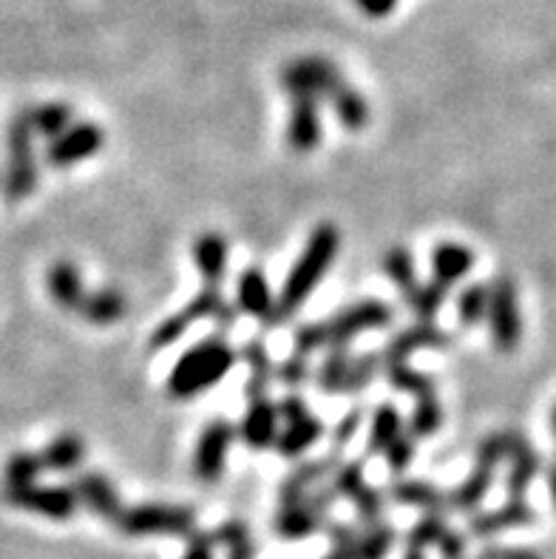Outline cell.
<instances>
[{
    "label": "cell",
    "instance_id": "cell-15",
    "mask_svg": "<svg viewBox=\"0 0 556 559\" xmlns=\"http://www.w3.org/2000/svg\"><path fill=\"white\" fill-rule=\"evenodd\" d=\"M279 409L270 397H253L247 406L245 418L239 424V438L245 440V447L250 452H264V449L275 447L279 438Z\"/></svg>",
    "mask_w": 556,
    "mask_h": 559
},
{
    "label": "cell",
    "instance_id": "cell-22",
    "mask_svg": "<svg viewBox=\"0 0 556 559\" xmlns=\"http://www.w3.org/2000/svg\"><path fill=\"white\" fill-rule=\"evenodd\" d=\"M474 267V253L465 245L458 241H440L435 250H431V282L443 284V287H454L458 282H463Z\"/></svg>",
    "mask_w": 556,
    "mask_h": 559
},
{
    "label": "cell",
    "instance_id": "cell-40",
    "mask_svg": "<svg viewBox=\"0 0 556 559\" xmlns=\"http://www.w3.org/2000/svg\"><path fill=\"white\" fill-rule=\"evenodd\" d=\"M383 273H387L389 282H392L401 293H409L417 282H421L415 273V259H412V253H409L406 248H401V245L387 250V255H383Z\"/></svg>",
    "mask_w": 556,
    "mask_h": 559
},
{
    "label": "cell",
    "instance_id": "cell-16",
    "mask_svg": "<svg viewBox=\"0 0 556 559\" xmlns=\"http://www.w3.org/2000/svg\"><path fill=\"white\" fill-rule=\"evenodd\" d=\"M451 347V335L440 326H435L431 321H417L415 326H409L403 333H398L394 338H389V344L383 347L380 358L383 364L394 361H409V355H415L417 349H446Z\"/></svg>",
    "mask_w": 556,
    "mask_h": 559
},
{
    "label": "cell",
    "instance_id": "cell-9",
    "mask_svg": "<svg viewBox=\"0 0 556 559\" xmlns=\"http://www.w3.org/2000/svg\"><path fill=\"white\" fill-rule=\"evenodd\" d=\"M335 500H339V497H335L332 486H318L310 495L298 497L296 503L282 506L273 520L275 534L284 539L310 537V534H316L318 528L324 525L327 514H330Z\"/></svg>",
    "mask_w": 556,
    "mask_h": 559
},
{
    "label": "cell",
    "instance_id": "cell-2",
    "mask_svg": "<svg viewBox=\"0 0 556 559\" xmlns=\"http://www.w3.org/2000/svg\"><path fill=\"white\" fill-rule=\"evenodd\" d=\"M233 364H236V353L227 344L225 333L208 335L199 344H193L188 353H182V358L174 364L168 381H165V395L170 401L199 397L202 392L213 390L230 372Z\"/></svg>",
    "mask_w": 556,
    "mask_h": 559
},
{
    "label": "cell",
    "instance_id": "cell-48",
    "mask_svg": "<svg viewBox=\"0 0 556 559\" xmlns=\"http://www.w3.org/2000/svg\"><path fill=\"white\" fill-rule=\"evenodd\" d=\"M437 551L443 559H465V537L458 532H446V537L437 543Z\"/></svg>",
    "mask_w": 556,
    "mask_h": 559
},
{
    "label": "cell",
    "instance_id": "cell-4",
    "mask_svg": "<svg viewBox=\"0 0 556 559\" xmlns=\"http://www.w3.org/2000/svg\"><path fill=\"white\" fill-rule=\"evenodd\" d=\"M197 321H216L218 333H225V330L236 324V307L227 305L218 287L204 284L202 290L190 298L182 310H177L174 316L156 324L154 335H151V349H165L170 344H177Z\"/></svg>",
    "mask_w": 556,
    "mask_h": 559
},
{
    "label": "cell",
    "instance_id": "cell-1",
    "mask_svg": "<svg viewBox=\"0 0 556 559\" xmlns=\"http://www.w3.org/2000/svg\"><path fill=\"white\" fill-rule=\"evenodd\" d=\"M341 248V234L339 227L332 225V222H321L310 234L307 245H304L301 255L296 259L293 270L284 278V287L275 298V307L270 312V319L264 326H279L284 321H289L301 310L310 296L316 293L318 282L327 276V270L332 267L335 262V255H339Z\"/></svg>",
    "mask_w": 556,
    "mask_h": 559
},
{
    "label": "cell",
    "instance_id": "cell-25",
    "mask_svg": "<svg viewBox=\"0 0 556 559\" xmlns=\"http://www.w3.org/2000/svg\"><path fill=\"white\" fill-rule=\"evenodd\" d=\"M193 262H197L199 273H202L204 284H213L218 287L222 276H225V267H227V241L222 234H208L199 236L193 241Z\"/></svg>",
    "mask_w": 556,
    "mask_h": 559
},
{
    "label": "cell",
    "instance_id": "cell-21",
    "mask_svg": "<svg viewBox=\"0 0 556 559\" xmlns=\"http://www.w3.org/2000/svg\"><path fill=\"white\" fill-rule=\"evenodd\" d=\"M534 520H536V511L531 509L525 500H508V503L500 506V509L477 514V518L469 523V534H472V537H494V534L508 532V528L531 525Z\"/></svg>",
    "mask_w": 556,
    "mask_h": 559
},
{
    "label": "cell",
    "instance_id": "cell-24",
    "mask_svg": "<svg viewBox=\"0 0 556 559\" xmlns=\"http://www.w3.org/2000/svg\"><path fill=\"white\" fill-rule=\"evenodd\" d=\"M494 472H497V466H494V463L480 461V457H477V461H474L472 475L465 477L458 489L449 495V509H454V511H474V509H477V506L486 500L488 489L494 486Z\"/></svg>",
    "mask_w": 556,
    "mask_h": 559
},
{
    "label": "cell",
    "instance_id": "cell-30",
    "mask_svg": "<svg viewBox=\"0 0 556 559\" xmlns=\"http://www.w3.org/2000/svg\"><path fill=\"white\" fill-rule=\"evenodd\" d=\"M43 466L51 472H74L85 461V440L74 432L57 435L49 447L40 452Z\"/></svg>",
    "mask_w": 556,
    "mask_h": 559
},
{
    "label": "cell",
    "instance_id": "cell-28",
    "mask_svg": "<svg viewBox=\"0 0 556 559\" xmlns=\"http://www.w3.org/2000/svg\"><path fill=\"white\" fill-rule=\"evenodd\" d=\"M241 358H245L247 369H250V378H247V397L253 401V397H268L270 383L275 378V367L270 361V353L264 347V341L253 338L247 341L245 347H241Z\"/></svg>",
    "mask_w": 556,
    "mask_h": 559
},
{
    "label": "cell",
    "instance_id": "cell-13",
    "mask_svg": "<svg viewBox=\"0 0 556 559\" xmlns=\"http://www.w3.org/2000/svg\"><path fill=\"white\" fill-rule=\"evenodd\" d=\"M106 145V131L94 122H78L69 126L60 136L49 140L46 148V165L49 168H71V165L85 163L88 156L103 151Z\"/></svg>",
    "mask_w": 556,
    "mask_h": 559
},
{
    "label": "cell",
    "instance_id": "cell-29",
    "mask_svg": "<svg viewBox=\"0 0 556 559\" xmlns=\"http://www.w3.org/2000/svg\"><path fill=\"white\" fill-rule=\"evenodd\" d=\"M508 475H506V491L511 500H522L525 497V491L531 489V483L536 480V475H540V454L534 452V447H531L529 440L522 443L520 449H514V454L508 457Z\"/></svg>",
    "mask_w": 556,
    "mask_h": 559
},
{
    "label": "cell",
    "instance_id": "cell-17",
    "mask_svg": "<svg viewBox=\"0 0 556 559\" xmlns=\"http://www.w3.org/2000/svg\"><path fill=\"white\" fill-rule=\"evenodd\" d=\"M287 145L296 154H310V151H316L321 145V111H318V99L289 97Z\"/></svg>",
    "mask_w": 556,
    "mask_h": 559
},
{
    "label": "cell",
    "instance_id": "cell-6",
    "mask_svg": "<svg viewBox=\"0 0 556 559\" xmlns=\"http://www.w3.org/2000/svg\"><path fill=\"white\" fill-rule=\"evenodd\" d=\"M114 528H120L128 537H145V534L188 537L197 532V511L174 503H142L134 509H122Z\"/></svg>",
    "mask_w": 556,
    "mask_h": 559
},
{
    "label": "cell",
    "instance_id": "cell-14",
    "mask_svg": "<svg viewBox=\"0 0 556 559\" xmlns=\"http://www.w3.org/2000/svg\"><path fill=\"white\" fill-rule=\"evenodd\" d=\"M71 491L78 497V503L85 506V509L103 518L106 523H117L122 514L120 495L114 489V483L108 480L103 472H83V475L74 477L71 483Z\"/></svg>",
    "mask_w": 556,
    "mask_h": 559
},
{
    "label": "cell",
    "instance_id": "cell-47",
    "mask_svg": "<svg viewBox=\"0 0 556 559\" xmlns=\"http://www.w3.org/2000/svg\"><path fill=\"white\" fill-rule=\"evenodd\" d=\"M480 559H543V554L534 548H506V546H486L480 551Z\"/></svg>",
    "mask_w": 556,
    "mask_h": 559
},
{
    "label": "cell",
    "instance_id": "cell-51",
    "mask_svg": "<svg viewBox=\"0 0 556 559\" xmlns=\"http://www.w3.org/2000/svg\"><path fill=\"white\" fill-rule=\"evenodd\" d=\"M403 559H426V557H423L421 548H406V554H403Z\"/></svg>",
    "mask_w": 556,
    "mask_h": 559
},
{
    "label": "cell",
    "instance_id": "cell-34",
    "mask_svg": "<svg viewBox=\"0 0 556 559\" xmlns=\"http://www.w3.org/2000/svg\"><path fill=\"white\" fill-rule=\"evenodd\" d=\"M216 546H222L227 551V559H256L259 557V548L253 543V534L247 528V523L241 520H225L218 525L216 532Z\"/></svg>",
    "mask_w": 556,
    "mask_h": 559
},
{
    "label": "cell",
    "instance_id": "cell-8",
    "mask_svg": "<svg viewBox=\"0 0 556 559\" xmlns=\"http://www.w3.org/2000/svg\"><path fill=\"white\" fill-rule=\"evenodd\" d=\"M279 420H282V429H279V438H275V452L282 457H301L310 447H316L321 435H324V424L307 409L304 397L287 395L282 397L279 404Z\"/></svg>",
    "mask_w": 556,
    "mask_h": 559
},
{
    "label": "cell",
    "instance_id": "cell-12",
    "mask_svg": "<svg viewBox=\"0 0 556 559\" xmlns=\"http://www.w3.org/2000/svg\"><path fill=\"white\" fill-rule=\"evenodd\" d=\"M239 429L230 424V420H211L204 424L202 435L197 440V452H193V475L204 486H213V483L222 480L225 475L227 452H230V443L236 440Z\"/></svg>",
    "mask_w": 556,
    "mask_h": 559
},
{
    "label": "cell",
    "instance_id": "cell-19",
    "mask_svg": "<svg viewBox=\"0 0 556 559\" xmlns=\"http://www.w3.org/2000/svg\"><path fill=\"white\" fill-rule=\"evenodd\" d=\"M341 466L339 454H330V457H318V461L301 463V466L282 483V489H279V506L296 503L298 497L310 495L312 489H318L327 477L335 475V468Z\"/></svg>",
    "mask_w": 556,
    "mask_h": 559
},
{
    "label": "cell",
    "instance_id": "cell-45",
    "mask_svg": "<svg viewBox=\"0 0 556 559\" xmlns=\"http://www.w3.org/2000/svg\"><path fill=\"white\" fill-rule=\"evenodd\" d=\"M213 548H216V537L213 532H193L188 534V543H185L182 559H213Z\"/></svg>",
    "mask_w": 556,
    "mask_h": 559
},
{
    "label": "cell",
    "instance_id": "cell-37",
    "mask_svg": "<svg viewBox=\"0 0 556 559\" xmlns=\"http://www.w3.org/2000/svg\"><path fill=\"white\" fill-rule=\"evenodd\" d=\"M488 305H492V287L488 284H469L458 296V324L472 330L488 319Z\"/></svg>",
    "mask_w": 556,
    "mask_h": 559
},
{
    "label": "cell",
    "instance_id": "cell-46",
    "mask_svg": "<svg viewBox=\"0 0 556 559\" xmlns=\"http://www.w3.org/2000/svg\"><path fill=\"white\" fill-rule=\"evenodd\" d=\"M360 424H364V412L360 409H350L344 415V418L339 420V426H335V432H332V440H335V447H346L350 440L358 435Z\"/></svg>",
    "mask_w": 556,
    "mask_h": 559
},
{
    "label": "cell",
    "instance_id": "cell-38",
    "mask_svg": "<svg viewBox=\"0 0 556 559\" xmlns=\"http://www.w3.org/2000/svg\"><path fill=\"white\" fill-rule=\"evenodd\" d=\"M43 457L37 452H14L3 466V489L32 486L43 472Z\"/></svg>",
    "mask_w": 556,
    "mask_h": 559
},
{
    "label": "cell",
    "instance_id": "cell-50",
    "mask_svg": "<svg viewBox=\"0 0 556 559\" xmlns=\"http://www.w3.org/2000/svg\"><path fill=\"white\" fill-rule=\"evenodd\" d=\"M548 489H551V497H554V506H556V463L551 466V472H548Z\"/></svg>",
    "mask_w": 556,
    "mask_h": 559
},
{
    "label": "cell",
    "instance_id": "cell-7",
    "mask_svg": "<svg viewBox=\"0 0 556 559\" xmlns=\"http://www.w3.org/2000/svg\"><path fill=\"white\" fill-rule=\"evenodd\" d=\"M346 80L339 66L321 55H307L289 60L282 71V85L289 97H312L330 99L335 88H341Z\"/></svg>",
    "mask_w": 556,
    "mask_h": 559
},
{
    "label": "cell",
    "instance_id": "cell-5",
    "mask_svg": "<svg viewBox=\"0 0 556 559\" xmlns=\"http://www.w3.org/2000/svg\"><path fill=\"white\" fill-rule=\"evenodd\" d=\"M7 174L0 179V193L9 205H17L32 197L37 188V156L35 131L28 126L26 111H21L7 128Z\"/></svg>",
    "mask_w": 556,
    "mask_h": 559
},
{
    "label": "cell",
    "instance_id": "cell-26",
    "mask_svg": "<svg viewBox=\"0 0 556 559\" xmlns=\"http://www.w3.org/2000/svg\"><path fill=\"white\" fill-rule=\"evenodd\" d=\"M394 503L401 506H415V509H423L426 514H443L449 509V495H443L440 489H435L431 483L426 480H398L392 483V489H389Z\"/></svg>",
    "mask_w": 556,
    "mask_h": 559
},
{
    "label": "cell",
    "instance_id": "cell-27",
    "mask_svg": "<svg viewBox=\"0 0 556 559\" xmlns=\"http://www.w3.org/2000/svg\"><path fill=\"white\" fill-rule=\"evenodd\" d=\"M355 355L346 347H330L324 361L316 369V386L318 392L327 395H346V383H350V369H353Z\"/></svg>",
    "mask_w": 556,
    "mask_h": 559
},
{
    "label": "cell",
    "instance_id": "cell-20",
    "mask_svg": "<svg viewBox=\"0 0 556 559\" xmlns=\"http://www.w3.org/2000/svg\"><path fill=\"white\" fill-rule=\"evenodd\" d=\"M46 287H49V296L60 310L66 312H78L80 316V307H83L85 290L83 276H80L78 264L71 262H55L46 273Z\"/></svg>",
    "mask_w": 556,
    "mask_h": 559
},
{
    "label": "cell",
    "instance_id": "cell-18",
    "mask_svg": "<svg viewBox=\"0 0 556 559\" xmlns=\"http://www.w3.org/2000/svg\"><path fill=\"white\" fill-rule=\"evenodd\" d=\"M236 307L241 312H247L250 319L261 321V324H268L270 312L275 307L273 290H270V282L264 276V270L259 264L253 267H247L239 278V293H236Z\"/></svg>",
    "mask_w": 556,
    "mask_h": 559
},
{
    "label": "cell",
    "instance_id": "cell-49",
    "mask_svg": "<svg viewBox=\"0 0 556 559\" xmlns=\"http://www.w3.org/2000/svg\"><path fill=\"white\" fill-rule=\"evenodd\" d=\"M360 12L372 17V21H380V17H389V14L398 9V0H353Z\"/></svg>",
    "mask_w": 556,
    "mask_h": 559
},
{
    "label": "cell",
    "instance_id": "cell-10",
    "mask_svg": "<svg viewBox=\"0 0 556 559\" xmlns=\"http://www.w3.org/2000/svg\"><path fill=\"white\" fill-rule=\"evenodd\" d=\"M492 305H488V330L492 344L500 353H514L522 341L520 301H517V284L511 276H497L492 284Z\"/></svg>",
    "mask_w": 556,
    "mask_h": 559
},
{
    "label": "cell",
    "instance_id": "cell-11",
    "mask_svg": "<svg viewBox=\"0 0 556 559\" xmlns=\"http://www.w3.org/2000/svg\"><path fill=\"white\" fill-rule=\"evenodd\" d=\"M3 503L21 511H32V514H40V518H49L55 523H66L80 509L71 486H37V483L21 486V489H3Z\"/></svg>",
    "mask_w": 556,
    "mask_h": 559
},
{
    "label": "cell",
    "instance_id": "cell-31",
    "mask_svg": "<svg viewBox=\"0 0 556 559\" xmlns=\"http://www.w3.org/2000/svg\"><path fill=\"white\" fill-rule=\"evenodd\" d=\"M330 106L332 111H335V120H339L346 131H360V128H367L369 122L367 99L360 97L350 83H344L341 88H335V92L330 94Z\"/></svg>",
    "mask_w": 556,
    "mask_h": 559
},
{
    "label": "cell",
    "instance_id": "cell-35",
    "mask_svg": "<svg viewBox=\"0 0 556 559\" xmlns=\"http://www.w3.org/2000/svg\"><path fill=\"white\" fill-rule=\"evenodd\" d=\"M383 372H387L389 386L406 392V395H412L415 401H421V397L437 395V383L431 381L429 376H423V372H417V369L409 367L406 361L383 364Z\"/></svg>",
    "mask_w": 556,
    "mask_h": 559
},
{
    "label": "cell",
    "instance_id": "cell-52",
    "mask_svg": "<svg viewBox=\"0 0 556 559\" xmlns=\"http://www.w3.org/2000/svg\"><path fill=\"white\" fill-rule=\"evenodd\" d=\"M551 435L556 438V406H554V412H551Z\"/></svg>",
    "mask_w": 556,
    "mask_h": 559
},
{
    "label": "cell",
    "instance_id": "cell-53",
    "mask_svg": "<svg viewBox=\"0 0 556 559\" xmlns=\"http://www.w3.org/2000/svg\"><path fill=\"white\" fill-rule=\"evenodd\" d=\"M324 559H339V557H335V554H327V557Z\"/></svg>",
    "mask_w": 556,
    "mask_h": 559
},
{
    "label": "cell",
    "instance_id": "cell-54",
    "mask_svg": "<svg viewBox=\"0 0 556 559\" xmlns=\"http://www.w3.org/2000/svg\"><path fill=\"white\" fill-rule=\"evenodd\" d=\"M477 559H480V557H477Z\"/></svg>",
    "mask_w": 556,
    "mask_h": 559
},
{
    "label": "cell",
    "instance_id": "cell-33",
    "mask_svg": "<svg viewBox=\"0 0 556 559\" xmlns=\"http://www.w3.org/2000/svg\"><path fill=\"white\" fill-rule=\"evenodd\" d=\"M23 111H26L35 136H46V140H55L71 126V108L66 103H43V106L23 108Z\"/></svg>",
    "mask_w": 556,
    "mask_h": 559
},
{
    "label": "cell",
    "instance_id": "cell-36",
    "mask_svg": "<svg viewBox=\"0 0 556 559\" xmlns=\"http://www.w3.org/2000/svg\"><path fill=\"white\" fill-rule=\"evenodd\" d=\"M449 298V287L437 282H417L409 293H403V301L409 305V310L415 312L417 321H431L440 312V307L446 305Z\"/></svg>",
    "mask_w": 556,
    "mask_h": 559
},
{
    "label": "cell",
    "instance_id": "cell-23",
    "mask_svg": "<svg viewBox=\"0 0 556 559\" xmlns=\"http://www.w3.org/2000/svg\"><path fill=\"white\" fill-rule=\"evenodd\" d=\"M128 312L126 293L117 287H99V290L88 293L80 307V319H85L94 326H111Z\"/></svg>",
    "mask_w": 556,
    "mask_h": 559
},
{
    "label": "cell",
    "instance_id": "cell-44",
    "mask_svg": "<svg viewBox=\"0 0 556 559\" xmlns=\"http://www.w3.org/2000/svg\"><path fill=\"white\" fill-rule=\"evenodd\" d=\"M312 367H310V355H298L293 353L287 361H282L275 367V378L284 383V386H301V383L310 381Z\"/></svg>",
    "mask_w": 556,
    "mask_h": 559
},
{
    "label": "cell",
    "instance_id": "cell-3",
    "mask_svg": "<svg viewBox=\"0 0 556 559\" xmlns=\"http://www.w3.org/2000/svg\"><path fill=\"white\" fill-rule=\"evenodd\" d=\"M392 310L380 298H364V301H355L346 310H339L332 319L310 321V324L298 326L293 353L312 355L321 347H346L355 335L383 330V326L392 324Z\"/></svg>",
    "mask_w": 556,
    "mask_h": 559
},
{
    "label": "cell",
    "instance_id": "cell-42",
    "mask_svg": "<svg viewBox=\"0 0 556 559\" xmlns=\"http://www.w3.org/2000/svg\"><path fill=\"white\" fill-rule=\"evenodd\" d=\"M446 532H449V525H446L443 514H426V518L421 520V523H415V528L409 532L406 537V548H429L446 537Z\"/></svg>",
    "mask_w": 556,
    "mask_h": 559
},
{
    "label": "cell",
    "instance_id": "cell-32",
    "mask_svg": "<svg viewBox=\"0 0 556 559\" xmlns=\"http://www.w3.org/2000/svg\"><path fill=\"white\" fill-rule=\"evenodd\" d=\"M406 426H403L401 412L394 409L392 404H380L375 409L372 420H369V440H367V454H383L387 447L392 443L398 435L403 432Z\"/></svg>",
    "mask_w": 556,
    "mask_h": 559
},
{
    "label": "cell",
    "instance_id": "cell-43",
    "mask_svg": "<svg viewBox=\"0 0 556 559\" xmlns=\"http://www.w3.org/2000/svg\"><path fill=\"white\" fill-rule=\"evenodd\" d=\"M415 454H417V440L403 429V432L389 443L383 457H387V466L392 468L394 475H403V472L412 466V461H415Z\"/></svg>",
    "mask_w": 556,
    "mask_h": 559
},
{
    "label": "cell",
    "instance_id": "cell-39",
    "mask_svg": "<svg viewBox=\"0 0 556 559\" xmlns=\"http://www.w3.org/2000/svg\"><path fill=\"white\" fill-rule=\"evenodd\" d=\"M440 426H443V406H440L437 395L415 401V409H412V418H409L406 432L412 435L415 440H421V438H431V435L440 432Z\"/></svg>",
    "mask_w": 556,
    "mask_h": 559
},
{
    "label": "cell",
    "instance_id": "cell-41",
    "mask_svg": "<svg viewBox=\"0 0 556 559\" xmlns=\"http://www.w3.org/2000/svg\"><path fill=\"white\" fill-rule=\"evenodd\" d=\"M394 546V528L383 520L375 525H367V532H360L358 559H387V554Z\"/></svg>",
    "mask_w": 556,
    "mask_h": 559
}]
</instances>
